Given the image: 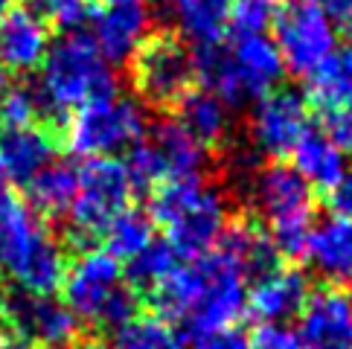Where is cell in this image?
Listing matches in <instances>:
<instances>
[{
  "label": "cell",
  "mask_w": 352,
  "mask_h": 349,
  "mask_svg": "<svg viewBox=\"0 0 352 349\" xmlns=\"http://www.w3.org/2000/svg\"><path fill=\"white\" fill-rule=\"evenodd\" d=\"M0 271L35 297H53L67 271L61 242L6 186H0Z\"/></svg>",
  "instance_id": "obj_2"
},
{
  "label": "cell",
  "mask_w": 352,
  "mask_h": 349,
  "mask_svg": "<svg viewBox=\"0 0 352 349\" xmlns=\"http://www.w3.org/2000/svg\"><path fill=\"white\" fill-rule=\"evenodd\" d=\"M50 27L32 6H12L0 15V70L32 73L50 49Z\"/></svg>",
  "instance_id": "obj_14"
},
{
  "label": "cell",
  "mask_w": 352,
  "mask_h": 349,
  "mask_svg": "<svg viewBox=\"0 0 352 349\" xmlns=\"http://www.w3.org/2000/svg\"><path fill=\"white\" fill-rule=\"evenodd\" d=\"M314 3H318L332 21H341V23L352 21V0H314Z\"/></svg>",
  "instance_id": "obj_35"
},
{
  "label": "cell",
  "mask_w": 352,
  "mask_h": 349,
  "mask_svg": "<svg viewBox=\"0 0 352 349\" xmlns=\"http://www.w3.org/2000/svg\"><path fill=\"white\" fill-rule=\"evenodd\" d=\"M309 102L323 114L352 111V44L338 47L309 73Z\"/></svg>",
  "instance_id": "obj_23"
},
{
  "label": "cell",
  "mask_w": 352,
  "mask_h": 349,
  "mask_svg": "<svg viewBox=\"0 0 352 349\" xmlns=\"http://www.w3.org/2000/svg\"><path fill=\"white\" fill-rule=\"evenodd\" d=\"M12 6H15V0H0V15H6Z\"/></svg>",
  "instance_id": "obj_40"
},
{
  "label": "cell",
  "mask_w": 352,
  "mask_h": 349,
  "mask_svg": "<svg viewBox=\"0 0 352 349\" xmlns=\"http://www.w3.org/2000/svg\"><path fill=\"white\" fill-rule=\"evenodd\" d=\"M228 3L230 0H175L169 6L181 35L198 47L216 44L228 32Z\"/></svg>",
  "instance_id": "obj_25"
},
{
  "label": "cell",
  "mask_w": 352,
  "mask_h": 349,
  "mask_svg": "<svg viewBox=\"0 0 352 349\" xmlns=\"http://www.w3.org/2000/svg\"><path fill=\"white\" fill-rule=\"evenodd\" d=\"M254 207L268 221V236L280 259H300L314 221V192L292 164L271 160L250 183Z\"/></svg>",
  "instance_id": "obj_5"
},
{
  "label": "cell",
  "mask_w": 352,
  "mask_h": 349,
  "mask_svg": "<svg viewBox=\"0 0 352 349\" xmlns=\"http://www.w3.org/2000/svg\"><path fill=\"white\" fill-rule=\"evenodd\" d=\"M346 27H349V30H352V21H349V23H346Z\"/></svg>",
  "instance_id": "obj_42"
},
{
  "label": "cell",
  "mask_w": 352,
  "mask_h": 349,
  "mask_svg": "<svg viewBox=\"0 0 352 349\" xmlns=\"http://www.w3.org/2000/svg\"><path fill=\"white\" fill-rule=\"evenodd\" d=\"M56 137L47 128L18 126L0 131V181L12 186H27L44 166L53 164Z\"/></svg>",
  "instance_id": "obj_16"
},
{
  "label": "cell",
  "mask_w": 352,
  "mask_h": 349,
  "mask_svg": "<svg viewBox=\"0 0 352 349\" xmlns=\"http://www.w3.org/2000/svg\"><path fill=\"white\" fill-rule=\"evenodd\" d=\"M230 58L248 102L271 93L283 82V56L265 35H236V41L230 44Z\"/></svg>",
  "instance_id": "obj_18"
},
{
  "label": "cell",
  "mask_w": 352,
  "mask_h": 349,
  "mask_svg": "<svg viewBox=\"0 0 352 349\" xmlns=\"http://www.w3.org/2000/svg\"><path fill=\"white\" fill-rule=\"evenodd\" d=\"M285 0H230L228 3V27L236 35H262L274 27Z\"/></svg>",
  "instance_id": "obj_29"
},
{
  "label": "cell",
  "mask_w": 352,
  "mask_h": 349,
  "mask_svg": "<svg viewBox=\"0 0 352 349\" xmlns=\"http://www.w3.org/2000/svg\"><path fill=\"white\" fill-rule=\"evenodd\" d=\"M102 6H137V3H143V0H99Z\"/></svg>",
  "instance_id": "obj_38"
},
{
  "label": "cell",
  "mask_w": 352,
  "mask_h": 349,
  "mask_svg": "<svg viewBox=\"0 0 352 349\" xmlns=\"http://www.w3.org/2000/svg\"><path fill=\"white\" fill-rule=\"evenodd\" d=\"M102 239H105V251L111 256L129 262L131 256L146 251V247L155 242V221H152V216H146L143 210L129 207L125 213H120L108 224Z\"/></svg>",
  "instance_id": "obj_26"
},
{
  "label": "cell",
  "mask_w": 352,
  "mask_h": 349,
  "mask_svg": "<svg viewBox=\"0 0 352 349\" xmlns=\"http://www.w3.org/2000/svg\"><path fill=\"white\" fill-rule=\"evenodd\" d=\"M175 120L192 134L204 148H221L230 137V111L228 105L207 91H190L175 105Z\"/></svg>",
  "instance_id": "obj_20"
},
{
  "label": "cell",
  "mask_w": 352,
  "mask_h": 349,
  "mask_svg": "<svg viewBox=\"0 0 352 349\" xmlns=\"http://www.w3.org/2000/svg\"><path fill=\"white\" fill-rule=\"evenodd\" d=\"M148 143L157 152L166 181L175 178H195L207 164V148L201 146L192 134H186L178 120H163L152 128Z\"/></svg>",
  "instance_id": "obj_21"
},
{
  "label": "cell",
  "mask_w": 352,
  "mask_h": 349,
  "mask_svg": "<svg viewBox=\"0 0 352 349\" xmlns=\"http://www.w3.org/2000/svg\"><path fill=\"white\" fill-rule=\"evenodd\" d=\"M0 186H3V181H0Z\"/></svg>",
  "instance_id": "obj_44"
},
{
  "label": "cell",
  "mask_w": 352,
  "mask_h": 349,
  "mask_svg": "<svg viewBox=\"0 0 352 349\" xmlns=\"http://www.w3.org/2000/svg\"><path fill=\"white\" fill-rule=\"evenodd\" d=\"M292 157H294L292 166L309 181L311 190L318 186V190L329 192L346 172L344 152L329 140L326 131L309 128L303 137H300V143L292 148Z\"/></svg>",
  "instance_id": "obj_22"
},
{
  "label": "cell",
  "mask_w": 352,
  "mask_h": 349,
  "mask_svg": "<svg viewBox=\"0 0 352 349\" xmlns=\"http://www.w3.org/2000/svg\"><path fill=\"white\" fill-rule=\"evenodd\" d=\"M245 271L230 256L212 247L198 259H186L148 294L155 315L181 323L190 338L233 326L245 311Z\"/></svg>",
  "instance_id": "obj_1"
},
{
  "label": "cell",
  "mask_w": 352,
  "mask_h": 349,
  "mask_svg": "<svg viewBox=\"0 0 352 349\" xmlns=\"http://www.w3.org/2000/svg\"><path fill=\"white\" fill-rule=\"evenodd\" d=\"M0 315L12 332L23 335L38 349H70L82 338V320L53 297L18 291L3 300Z\"/></svg>",
  "instance_id": "obj_11"
},
{
  "label": "cell",
  "mask_w": 352,
  "mask_h": 349,
  "mask_svg": "<svg viewBox=\"0 0 352 349\" xmlns=\"http://www.w3.org/2000/svg\"><path fill=\"white\" fill-rule=\"evenodd\" d=\"M122 268L120 259H114L108 251H94L87 247L76 259L67 262L61 291H65V306L76 315L82 323L96 326L105 303L111 300L120 285H122Z\"/></svg>",
  "instance_id": "obj_12"
},
{
  "label": "cell",
  "mask_w": 352,
  "mask_h": 349,
  "mask_svg": "<svg viewBox=\"0 0 352 349\" xmlns=\"http://www.w3.org/2000/svg\"><path fill=\"white\" fill-rule=\"evenodd\" d=\"M76 186H79V169L61 164V160H53L23 190H27L30 210L38 218H61L67 216L73 198H76Z\"/></svg>",
  "instance_id": "obj_24"
},
{
  "label": "cell",
  "mask_w": 352,
  "mask_h": 349,
  "mask_svg": "<svg viewBox=\"0 0 352 349\" xmlns=\"http://www.w3.org/2000/svg\"><path fill=\"white\" fill-rule=\"evenodd\" d=\"M300 349H352V300L338 289L309 294L300 311Z\"/></svg>",
  "instance_id": "obj_13"
},
{
  "label": "cell",
  "mask_w": 352,
  "mask_h": 349,
  "mask_svg": "<svg viewBox=\"0 0 352 349\" xmlns=\"http://www.w3.org/2000/svg\"><path fill=\"white\" fill-rule=\"evenodd\" d=\"M32 9L47 21V27L79 32L94 15V0H32Z\"/></svg>",
  "instance_id": "obj_30"
},
{
  "label": "cell",
  "mask_w": 352,
  "mask_h": 349,
  "mask_svg": "<svg viewBox=\"0 0 352 349\" xmlns=\"http://www.w3.org/2000/svg\"><path fill=\"white\" fill-rule=\"evenodd\" d=\"M195 349H250V338L242 329L224 326V329L195 338Z\"/></svg>",
  "instance_id": "obj_33"
},
{
  "label": "cell",
  "mask_w": 352,
  "mask_h": 349,
  "mask_svg": "<svg viewBox=\"0 0 352 349\" xmlns=\"http://www.w3.org/2000/svg\"><path fill=\"white\" fill-rule=\"evenodd\" d=\"M70 349H114V346H108L105 341H76V344H73Z\"/></svg>",
  "instance_id": "obj_37"
},
{
  "label": "cell",
  "mask_w": 352,
  "mask_h": 349,
  "mask_svg": "<svg viewBox=\"0 0 352 349\" xmlns=\"http://www.w3.org/2000/svg\"><path fill=\"white\" fill-rule=\"evenodd\" d=\"M3 300H6V294H3V285H0V306H3Z\"/></svg>",
  "instance_id": "obj_41"
},
{
  "label": "cell",
  "mask_w": 352,
  "mask_h": 349,
  "mask_svg": "<svg viewBox=\"0 0 352 349\" xmlns=\"http://www.w3.org/2000/svg\"><path fill=\"white\" fill-rule=\"evenodd\" d=\"M146 140V111L131 96H102L73 111L65 122V146L73 157H117Z\"/></svg>",
  "instance_id": "obj_6"
},
{
  "label": "cell",
  "mask_w": 352,
  "mask_h": 349,
  "mask_svg": "<svg viewBox=\"0 0 352 349\" xmlns=\"http://www.w3.org/2000/svg\"><path fill=\"white\" fill-rule=\"evenodd\" d=\"M134 186L125 172V164L117 157L85 160L79 169L76 198L67 210V221L76 242H91L108 230V224L131 204Z\"/></svg>",
  "instance_id": "obj_7"
},
{
  "label": "cell",
  "mask_w": 352,
  "mask_h": 349,
  "mask_svg": "<svg viewBox=\"0 0 352 349\" xmlns=\"http://www.w3.org/2000/svg\"><path fill=\"white\" fill-rule=\"evenodd\" d=\"M41 76L35 93L41 108L56 117H70L73 111L102 96L120 93V79L105 61L91 35L67 32V38L50 44L41 61Z\"/></svg>",
  "instance_id": "obj_3"
},
{
  "label": "cell",
  "mask_w": 352,
  "mask_h": 349,
  "mask_svg": "<svg viewBox=\"0 0 352 349\" xmlns=\"http://www.w3.org/2000/svg\"><path fill=\"white\" fill-rule=\"evenodd\" d=\"M326 201L338 218L352 221V172H344V178L326 192Z\"/></svg>",
  "instance_id": "obj_34"
},
{
  "label": "cell",
  "mask_w": 352,
  "mask_h": 349,
  "mask_svg": "<svg viewBox=\"0 0 352 349\" xmlns=\"http://www.w3.org/2000/svg\"><path fill=\"white\" fill-rule=\"evenodd\" d=\"M44 114L41 99L35 87H6L3 102H0V120L6 128L18 126H35V120Z\"/></svg>",
  "instance_id": "obj_31"
},
{
  "label": "cell",
  "mask_w": 352,
  "mask_h": 349,
  "mask_svg": "<svg viewBox=\"0 0 352 349\" xmlns=\"http://www.w3.org/2000/svg\"><path fill=\"white\" fill-rule=\"evenodd\" d=\"M178 265H181V256L175 254V247L166 239H160V242L155 239L152 245L146 247V251H140L137 256L129 259L125 282H129L137 294H140V291L152 294Z\"/></svg>",
  "instance_id": "obj_27"
},
{
  "label": "cell",
  "mask_w": 352,
  "mask_h": 349,
  "mask_svg": "<svg viewBox=\"0 0 352 349\" xmlns=\"http://www.w3.org/2000/svg\"><path fill=\"white\" fill-rule=\"evenodd\" d=\"M0 349H38L32 341H27L23 335L12 332V329H3L0 332Z\"/></svg>",
  "instance_id": "obj_36"
},
{
  "label": "cell",
  "mask_w": 352,
  "mask_h": 349,
  "mask_svg": "<svg viewBox=\"0 0 352 349\" xmlns=\"http://www.w3.org/2000/svg\"><path fill=\"white\" fill-rule=\"evenodd\" d=\"M131 79L146 102L157 108L178 105L195 82L192 49L172 32L148 35L131 58Z\"/></svg>",
  "instance_id": "obj_8"
},
{
  "label": "cell",
  "mask_w": 352,
  "mask_h": 349,
  "mask_svg": "<svg viewBox=\"0 0 352 349\" xmlns=\"http://www.w3.org/2000/svg\"><path fill=\"white\" fill-rule=\"evenodd\" d=\"M274 44L280 49L285 70L309 76L338 49V30L335 21L314 0H294L285 3L274 21Z\"/></svg>",
  "instance_id": "obj_9"
},
{
  "label": "cell",
  "mask_w": 352,
  "mask_h": 349,
  "mask_svg": "<svg viewBox=\"0 0 352 349\" xmlns=\"http://www.w3.org/2000/svg\"><path fill=\"white\" fill-rule=\"evenodd\" d=\"M152 221L166 233V242L184 259H198L216 247L228 227V201L219 186L195 178H175L157 186L152 198Z\"/></svg>",
  "instance_id": "obj_4"
},
{
  "label": "cell",
  "mask_w": 352,
  "mask_h": 349,
  "mask_svg": "<svg viewBox=\"0 0 352 349\" xmlns=\"http://www.w3.org/2000/svg\"><path fill=\"white\" fill-rule=\"evenodd\" d=\"M169 3H175V0H169Z\"/></svg>",
  "instance_id": "obj_43"
},
{
  "label": "cell",
  "mask_w": 352,
  "mask_h": 349,
  "mask_svg": "<svg viewBox=\"0 0 352 349\" xmlns=\"http://www.w3.org/2000/svg\"><path fill=\"white\" fill-rule=\"evenodd\" d=\"M248 338L250 349H300L297 332L283 326V323H259Z\"/></svg>",
  "instance_id": "obj_32"
},
{
  "label": "cell",
  "mask_w": 352,
  "mask_h": 349,
  "mask_svg": "<svg viewBox=\"0 0 352 349\" xmlns=\"http://www.w3.org/2000/svg\"><path fill=\"white\" fill-rule=\"evenodd\" d=\"M248 128H250V143H254L259 155L271 160H283L285 155H292L300 137L311 128V105L303 93L274 87L271 93L259 96L254 102Z\"/></svg>",
  "instance_id": "obj_10"
},
{
  "label": "cell",
  "mask_w": 352,
  "mask_h": 349,
  "mask_svg": "<svg viewBox=\"0 0 352 349\" xmlns=\"http://www.w3.org/2000/svg\"><path fill=\"white\" fill-rule=\"evenodd\" d=\"M6 87H9V85H6V73L0 70V102H3V93H6Z\"/></svg>",
  "instance_id": "obj_39"
},
{
  "label": "cell",
  "mask_w": 352,
  "mask_h": 349,
  "mask_svg": "<svg viewBox=\"0 0 352 349\" xmlns=\"http://www.w3.org/2000/svg\"><path fill=\"white\" fill-rule=\"evenodd\" d=\"M349 300H352V297H349Z\"/></svg>",
  "instance_id": "obj_45"
},
{
  "label": "cell",
  "mask_w": 352,
  "mask_h": 349,
  "mask_svg": "<svg viewBox=\"0 0 352 349\" xmlns=\"http://www.w3.org/2000/svg\"><path fill=\"white\" fill-rule=\"evenodd\" d=\"M303 259L326 282H352V221L332 216L311 227Z\"/></svg>",
  "instance_id": "obj_19"
},
{
  "label": "cell",
  "mask_w": 352,
  "mask_h": 349,
  "mask_svg": "<svg viewBox=\"0 0 352 349\" xmlns=\"http://www.w3.org/2000/svg\"><path fill=\"white\" fill-rule=\"evenodd\" d=\"M152 15L143 3L137 6H105L94 21V44L105 56L108 65L131 61L140 44L148 38Z\"/></svg>",
  "instance_id": "obj_17"
},
{
  "label": "cell",
  "mask_w": 352,
  "mask_h": 349,
  "mask_svg": "<svg viewBox=\"0 0 352 349\" xmlns=\"http://www.w3.org/2000/svg\"><path fill=\"white\" fill-rule=\"evenodd\" d=\"M114 349H184V335L157 315H137L117 329Z\"/></svg>",
  "instance_id": "obj_28"
},
{
  "label": "cell",
  "mask_w": 352,
  "mask_h": 349,
  "mask_svg": "<svg viewBox=\"0 0 352 349\" xmlns=\"http://www.w3.org/2000/svg\"><path fill=\"white\" fill-rule=\"evenodd\" d=\"M309 300V280L303 271L276 265L274 271L256 277L248 289L245 311L256 323H285L297 317Z\"/></svg>",
  "instance_id": "obj_15"
}]
</instances>
